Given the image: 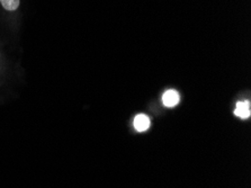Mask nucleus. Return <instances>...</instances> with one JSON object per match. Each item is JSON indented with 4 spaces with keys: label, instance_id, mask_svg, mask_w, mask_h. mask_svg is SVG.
Masks as SVG:
<instances>
[{
    "label": "nucleus",
    "instance_id": "nucleus-1",
    "mask_svg": "<svg viewBox=\"0 0 251 188\" xmlns=\"http://www.w3.org/2000/svg\"><path fill=\"white\" fill-rule=\"evenodd\" d=\"M180 101V96L178 94V91L174 90V89H170V90H167L165 94L162 96V102H163V105L167 106V107H174L176 106L178 103Z\"/></svg>",
    "mask_w": 251,
    "mask_h": 188
},
{
    "label": "nucleus",
    "instance_id": "nucleus-2",
    "mask_svg": "<svg viewBox=\"0 0 251 188\" xmlns=\"http://www.w3.org/2000/svg\"><path fill=\"white\" fill-rule=\"evenodd\" d=\"M235 116L240 118H249L251 115V107H250V102H239L237 104V107H235L234 110Z\"/></svg>",
    "mask_w": 251,
    "mask_h": 188
},
{
    "label": "nucleus",
    "instance_id": "nucleus-3",
    "mask_svg": "<svg viewBox=\"0 0 251 188\" xmlns=\"http://www.w3.org/2000/svg\"><path fill=\"white\" fill-rule=\"evenodd\" d=\"M134 128L138 130L139 132L147 131L150 128V120L147 115L140 114L134 118Z\"/></svg>",
    "mask_w": 251,
    "mask_h": 188
},
{
    "label": "nucleus",
    "instance_id": "nucleus-4",
    "mask_svg": "<svg viewBox=\"0 0 251 188\" xmlns=\"http://www.w3.org/2000/svg\"><path fill=\"white\" fill-rule=\"evenodd\" d=\"M21 0H0L1 6L8 11H14L20 7Z\"/></svg>",
    "mask_w": 251,
    "mask_h": 188
}]
</instances>
